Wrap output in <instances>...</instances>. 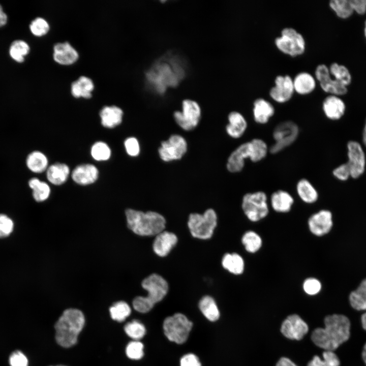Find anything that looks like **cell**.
<instances>
[{
  "label": "cell",
  "instance_id": "36",
  "mask_svg": "<svg viewBox=\"0 0 366 366\" xmlns=\"http://www.w3.org/2000/svg\"><path fill=\"white\" fill-rule=\"evenodd\" d=\"M29 44L24 40H16L11 44L9 53L11 58L18 63H22L25 60V57L30 52Z\"/></svg>",
  "mask_w": 366,
  "mask_h": 366
},
{
  "label": "cell",
  "instance_id": "48",
  "mask_svg": "<svg viewBox=\"0 0 366 366\" xmlns=\"http://www.w3.org/2000/svg\"><path fill=\"white\" fill-rule=\"evenodd\" d=\"M132 304L136 311L142 313L149 312L154 306L145 296H137L134 299Z\"/></svg>",
  "mask_w": 366,
  "mask_h": 366
},
{
  "label": "cell",
  "instance_id": "43",
  "mask_svg": "<svg viewBox=\"0 0 366 366\" xmlns=\"http://www.w3.org/2000/svg\"><path fill=\"white\" fill-rule=\"evenodd\" d=\"M124 330L129 337L135 341L142 338L146 333L143 324L136 320L127 323L124 327Z\"/></svg>",
  "mask_w": 366,
  "mask_h": 366
},
{
  "label": "cell",
  "instance_id": "59",
  "mask_svg": "<svg viewBox=\"0 0 366 366\" xmlns=\"http://www.w3.org/2000/svg\"><path fill=\"white\" fill-rule=\"evenodd\" d=\"M3 11H4L2 5L0 4V13L2 12H3Z\"/></svg>",
  "mask_w": 366,
  "mask_h": 366
},
{
  "label": "cell",
  "instance_id": "58",
  "mask_svg": "<svg viewBox=\"0 0 366 366\" xmlns=\"http://www.w3.org/2000/svg\"><path fill=\"white\" fill-rule=\"evenodd\" d=\"M364 34L365 37L366 38V20H365V23H364Z\"/></svg>",
  "mask_w": 366,
  "mask_h": 366
},
{
  "label": "cell",
  "instance_id": "40",
  "mask_svg": "<svg viewBox=\"0 0 366 366\" xmlns=\"http://www.w3.org/2000/svg\"><path fill=\"white\" fill-rule=\"evenodd\" d=\"M109 312L113 320L123 322L130 315L131 310L127 302L119 301L115 302L110 308Z\"/></svg>",
  "mask_w": 366,
  "mask_h": 366
},
{
  "label": "cell",
  "instance_id": "22",
  "mask_svg": "<svg viewBox=\"0 0 366 366\" xmlns=\"http://www.w3.org/2000/svg\"><path fill=\"white\" fill-rule=\"evenodd\" d=\"M152 248L155 253L160 257L168 255L177 242V237L172 232L163 231L156 235Z\"/></svg>",
  "mask_w": 366,
  "mask_h": 366
},
{
  "label": "cell",
  "instance_id": "11",
  "mask_svg": "<svg viewBox=\"0 0 366 366\" xmlns=\"http://www.w3.org/2000/svg\"><path fill=\"white\" fill-rule=\"evenodd\" d=\"M188 147L187 141L184 136L173 134L161 142L158 152L160 159L167 163L182 159L187 153Z\"/></svg>",
  "mask_w": 366,
  "mask_h": 366
},
{
  "label": "cell",
  "instance_id": "35",
  "mask_svg": "<svg viewBox=\"0 0 366 366\" xmlns=\"http://www.w3.org/2000/svg\"><path fill=\"white\" fill-rule=\"evenodd\" d=\"M199 309L204 316L210 321H216L220 317V312L217 304L211 296L203 297L199 303Z\"/></svg>",
  "mask_w": 366,
  "mask_h": 366
},
{
  "label": "cell",
  "instance_id": "47",
  "mask_svg": "<svg viewBox=\"0 0 366 366\" xmlns=\"http://www.w3.org/2000/svg\"><path fill=\"white\" fill-rule=\"evenodd\" d=\"M14 223L7 215L0 214V237L9 236L13 231Z\"/></svg>",
  "mask_w": 366,
  "mask_h": 366
},
{
  "label": "cell",
  "instance_id": "8",
  "mask_svg": "<svg viewBox=\"0 0 366 366\" xmlns=\"http://www.w3.org/2000/svg\"><path fill=\"white\" fill-rule=\"evenodd\" d=\"M299 133L298 125L288 120L277 124L272 131L274 143L269 147V151L276 154L292 144L297 139Z\"/></svg>",
  "mask_w": 366,
  "mask_h": 366
},
{
  "label": "cell",
  "instance_id": "23",
  "mask_svg": "<svg viewBox=\"0 0 366 366\" xmlns=\"http://www.w3.org/2000/svg\"><path fill=\"white\" fill-rule=\"evenodd\" d=\"M322 109L325 116L331 120H338L344 114L345 104L338 96L330 95L324 99Z\"/></svg>",
  "mask_w": 366,
  "mask_h": 366
},
{
  "label": "cell",
  "instance_id": "17",
  "mask_svg": "<svg viewBox=\"0 0 366 366\" xmlns=\"http://www.w3.org/2000/svg\"><path fill=\"white\" fill-rule=\"evenodd\" d=\"M307 324L297 314L287 317L282 324L281 331L286 338L291 340H301L308 331Z\"/></svg>",
  "mask_w": 366,
  "mask_h": 366
},
{
  "label": "cell",
  "instance_id": "14",
  "mask_svg": "<svg viewBox=\"0 0 366 366\" xmlns=\"http://www.w3.org/2000/svg\"><path fill=\"white\" fill-rule=\"evenodd\" d=\"M269 95L271 98L278 103H285L289 101L294 93L293 78L289 75H277L274 80Z\"/></svg>",
  "mask_w": 366,
  "mask_h": 366
},
{
  "label": "cell",
  "instance_id": "16",
  "mask_svg": "<svg viewBox=\"0 0 366 366\" xmlns=\"http://www.w3.org/2000/svg\"><path fill=\"white\" fill-rule=\"evenodd\" d=\"M348 161L345 163L350 176L357 178L364 171L365 156L361 145L357 142L350 141L347 145Z\"/></svg>",
  "mask_w": 366,
  "mask_h": 366
},
{
  "label": "cell",
  "instance_id": "30",
  "mask_svg": "<svg viewBox=\"0 0 366 366\" xmlns=\"http://www.w3.org/2000/svg\"><path fill=\"white\" fill-rule=\"evenodd\" d=\"M296 191L300 199L305 203L313 204L318 199L317 190L307 178L300 179L296 185Z\"/></svg>",
  "mask_w": 366,
  "mask_h": 366
},
{
  "label": "cell",
  "instance_id": "20",
  "mask_svg": "<svg viewBox=\"0 0 366 366\" xmlns=\"http://www.w3.org/2000/svg\"><path fill=\"white\" fill-rule=\"evenodd\" d=\"M99 170L94 165L83 164L78 165L72 171L73 180L80 185L86 186L95 182L98 178Z\"/></svg>",
  "mask_w": 366,
  "mask_h": 366
},
{
  "label": "cell",
  "instance_id": "27",
  "mask_svg": "<svg viewBox=\"0 0 366 366\" xmlns=\"http://www.w3.org/2000/svg\"><path fill=\"white\" fill-rule=\"evenodd\" d=\"M293 82L294 92L301 95L311 93L316 86L315 77L306 71L298 73L293 78Z\"/></svg>",
  "mask_w": 366,
  "mask_h": 366
},
{
  "label": "cell",
  "instance_id": "32",
  "mask_svg": "<svg viewBox=\"0 0 366 366\" xmlns=\"http://www.w3.org/2000/svg\"><path fill=\"white\" fill-rule=\"evenodd\" d=\"M222 265L225 269L235 275L242 274L245 270V261L236 253L225 254L222 260Z\"/></svg>",
  "mask_w": 366,
  "mask_h": 366
},
{
  "label": "cell",
  "instance_id": "45",
  "mask_svg": "<svg viewBox=\"0 0 366 366\" xmlns=\"http://www.w3.org/2000/svg\"><path fill=\"white\" fill-rule=\"evenodd\" d=\"M304 292L309 295H315L319 293L322 289L321 282L317 278L310 277L305 279L302 283Z\"/></svg>",
  "mask_w": 366,
  "mask_h": 366
},
{
  "label": "cell",
  "instance_id": "1",
  "mask_svg": "<svg viewBox=\"0 0 366 366\" xmlns=\"http://www.w3.org/2000/svg\"><path fill=\"white\" fill-rule=\"evenodd\" d=\"M324 323V328H317L313 331L312 340L318 347L333 351L349 339L350 321L345 315L333 314L326 316Z\"/></svg>",
  "mask_w": 366,
  "mask_h": 366
},
{
  "label": "cell",
  "instance_id": "37",
  "mask_svg": "<svg viewBox=\"0 0 366 366\" xmlns=\"http://www.w3.org/2000/svg\"><path fill=\"white\" fill-rule=\"evenodd\" d=\"M330 75L343 85L347 86L351 82V75L345 66L332 63L328 68Z\"/></svg>",
  "mask_w": 366,
  "mask_h": 366
},
{
  "label": "cell",
  "instance_id": "7",
  "mask_svg": "<svg viewBox=\"0 0 366 366\" xmlns=\"http://www.w3.org/2000/svg\"><path fill=\"white\" fill-rule=\"evenodd\" d=\"M217 224V216L212 208L206 209L203 214L192 213L189 215L188 226L192 235L195 238H210Z\"/></svg>",
  "mask_w": 366,
  "mask_h": 366
},
{
  "label": "cell",
  "instance_id": "31",
  "mask_svg": "<svg viewBox=\"0 0 366 366\" xmlns=\"http://www.w3.org/2000/svg\"><path fill=\"white\" fill-rule=\"evenodd\" d=\"M27 185L32 191L33 198L36 202H42L49 198L51 189L47 182L33 177L28 180Z\"/></svg>",
  "mask_w": 366,
  "mask_h": 366
},
{
  "label": "cell",
  "instance_id": "38",
  "mask_svg": "<svg viewBox=\"0 0 366 366\" xmlns=\"http://www.w3.org/2000/svg\"><path fill=\"white\" fill-rule=\"evenodd\" d=\"M329 5L337 16L342 19L350 17L354 11L349 0H331Z\"/></svg>",
  "mask_w": 366,
  "mask_h": 366
},
{
  "label": "cell",
  "instance_id": "57",
  "mask_svg": "<svg viewBox=\"0 0 366 366\" xmlns=\"http://www.w3.org/2000/svg\"><path fill=\"white\" fill-rule=\"evenodd\" d=\"M363 141L364 145L366 146V122L363 132Z\"/></svg>",
  "mask_w": 366,
  "mask_h": 366
},
{
  "label": "cell",
  "instance_id": "12",
  "mask_svg": "<svg viewBox=\"0 0 366 366\" xmlns=\"http://www.w3.org/2000/svg\"><path fill=\"white\" fill-rule=\"evenodd\" d=\"M141 285L148 292L145 298L153 305L161 301L167 294L168 290L166 281L157 273H152L144 279Z\"/></svg>",
  "mask_w": 366,
  "mask_h": 366
},
{
  "label": "cell",
  "instance_id": "21",
  "mask_svg": "<svg viewBox=\"0 0 366 366\" xmlns=\"http://www.w3.org/2000/svg\"><path fill=\"white\" fill-rule=\"evenodd\" d=\"M253 105V119L258 124H267L274 114L275 109L273 105L263 98L256 99Z\"/></svg>",
  "mask_w": 366,
  "mask_h": 366
},
{
  "label": "cell",
  "instance_id": "51",
  "mask_svg": "<svg viewBox=\"0 0 366 366\" xmlns=\"http://www.w3.org/2000/svg\"><path fill=\"white\" fill-rule=\"evenodd\" d=\"M333 175L341 180H346L350 176L348 168L346 164H343L333 170Z\"/></svg>",
  "mask_w": 366,
  "mask_h": 366
},
{
  "label": "cell",
  "instance_id": "24",
  "mask_svg": "<svg viewBox=\"0 0 366 366\" xmlns=\"http://www.w3.org/2000/svg\"><path fill=\"white\" fill-rule=\"evenodd\" d=\"M294 199L291 194L284 190L273 192L270 197V203L272 208L277 212H289L294 204Z\"/></svg>",
  "mask_w": 366,
  "mask_h": 366
},
{
  "label": "cell",
  "instance_id": "53",
  "mask_svg": "<svg viewBox=\"0 0 366 366\" xmlns=\"http://www.w3.org/2000/svg\"><path fill=\"white\" fill-rule=\"evenodd\" d=\"M276 366H297L290 359L286 357H282L278 361Z\"/></svg>",
  "mask_w": 366,
  "mask_h": 366
},
{
  "label": "cell",
  "instance_id": "56",
  "mask_svg": "<svg viewBox=\"0 0 366 366\" xmlns=\"http://www.w3.org/2000/svg\"><path fill=\"white\" fill-rule=\"evenodd\" d=\"M362 359H363L364 363L366 364V343L364 345V347L363 348V350L362 352Z\"/></svg>",
  "mask_w": 366,
  "mask_h": 366
},
{
  "label": "cell",
  "instance_id": "44",
  "mask_svg": "<svg viewBox=\"0 0 366 366\" xmlns=\"http://www.w3.org/2000/svg\"><path fill=\"white\" fill-rule=\"evenodd\" d=\"M126 353L127 356L131 359H140L144 354L143 345L138 341L131 342L126 347Z\"/></svg>",
  "mask_w": 366,
  "mask_h": 366
},
{
  "label": "cell",
  "instance_id": "33",
  "mask_svg": "<svg viewBox=\"0 0 366 366\" xmlns=\"http://www.w3.org/2000/svg\"><path fill=\"white\" fill-rule=\"evenodd\" d=\"M351 307L357 311H366V278L361 281L358 287L349 295Z\"/></svg>",
  "mask_w": 366,
  "mask_h": 366
},
{
  "label": "cell",
  "instance_id": "25",
  "mask_svg": "<svg viewBox=\"0 0 366 366\" xmlns=\"http://www.w3.org/2000/svg\"><path fill=\"white\" fill-rule=\"evenodd\" d=\"M102 126L107 128H113L120 125L123 120V110L115 105L105 106L100 111Z\"/></svg>",
  "mask_w": 366,
  "mask_h": 366
},
{
  "label": "cell",
  "instance_id": "41",
  "mask_svg": "<svg viewBox=\"0 0 366 366\" xmlns=\"http://www.w3.org/2000/svg\"><path fill=\"white\" fill-rule=\"evenodd\" d=\"M90 154L94 160L97 161H105L110 158L111 151L106 143L97 141L92 145Z\"/></svg>",
  "mask_w": 366,
  "mask_h": 366
},
{
  "label": "cell",
  "instance_id": "60",
  "mask_svg": "<svg viewBox=\"0 0 366 366\" xmlns=\"http://www.w3.org/2000/svg\"><path fill=\"white\" fill-rule=\"evenodd\" d=\"M50 366H53V365H50ZM55 366H67V365H63V364H59V365H55Z\"/></svg>",
  "mask_w": 366,
  "mask_h": 366
},
{
  "label": "cell",
  "instance_id": "4",
  "mask_svg": "<svg viewBox=\"0 0 366 366\" xmlns=\"http://www.w3.org/2000/svg\"><path fill=\"white\" fill-rule=\"evenodd\" d=\"M128 227L140 236L156 235L164 231L166 220L160 214L153 211L145 212L131 208L125 211Z\"/></svg>",
  "mask_w": 366,
  "mask_h": 366
},
{
  "label": "cell",
  "instance_id": "10",
  "mask_svg": "<svg viewBox=\"0 0 366 366\" xmlns=\"http://www.w3.org/2000/svg\"><path fill=\"white\" fill-rule=\"evenodd\" d=\"M173 116L181 129L190 131L198 126L201 117V109L196 101L187 99L182 101L181 110L175 111Z\"/></svg>",
  "mask_w": 366,
  "mask_h": 366
},
{
  "label": "cell",
  "instance_id": "54",
  "mask_svg": "<svg viewBox=\"0 0 366 366\" xmlns=\"http://www.w3.org/2000/svg\"><path fill=\"white\" fill-rule=\"evenodd\" d=\"M8 19V16L4 11L0 13V27L5 26L7 24Z\"/></svg>",
  "mask_w": 366,
  "mask_h": 366
},
{
  "label": "cell",
  "instance_id": "18",
  "mask_svg": "<svg viewBox=\"0 0 366 366\" xmlns=\"http://www.w3.org/2000/svg\"><path fill=\"white\" fill-rule=\"evenodd\" d=\"M79 57L77 50L68 41L58 42L53 45V58L59 65H73L78 60Z\"/></svg>",
  "mask_w": 366,
  "mask_h": 366
},
{
  "label": "cell",
  "instance_id": "42",
  "mask_svg": "<svg viewBox=\"0 0 366 366\" xmlns=\"http://www.w3.org/2000/svg\"><path fill=\"white\" fill-rule=\"evenodd\" d=\"M29 28L34 36L41 37L46 35L49 32L50 25L45 18L37 17L31 21Z\"/></svg>",
  "mask_w": 366,
  "mask_h": 366
},
{
  "label": "cell",
  "instance_id": "28",
  "mask_svg": "<svg viewBox=\"0 0 366 366\" xmlns=\"http://www.w3.org/2000/svg\"><path fill=\"white\" fill-rule=\"evenodd\" d=\"M25 164L29 171L36 174L46 171L49 166L46 156L38 150H33L27 154Z\"/></svg>",
  "mask_w": 366,
  "mask_h": 366
},
{
  "label": "cell",
  "instance_id": "6",
  "mask_svg": "<svg viewBox=\"0 0 366 366\" xmlns=\"http://www.w3.org/2000/svg\"><path fill=\"white\" fill-rule=\"evenodd\" d=\"M274 45L281 52L292 57L302 54L306 47L303 35L292 27H285L281 31V35L276 37Z\"/></svg>",
  "mask_w": 366,
  "mask_h": 366
},
{
  "label": "cell",
  "instance_id": "50",
  "mask_svg": "<svg viewBox=\"0 0 366 366\" xmlns=\"http://www.w3.org/2000/svg\"><path fill=\"white\" fill-rule=\"evenodd\" d=\"M180 366H201L198 357L194 354L189 353L182 356L180 361Z\"/></svg>",
  "mask_w": 366,
  "mask_h": 366
},
{
  "label": "cell",
  "instance_id": "13",
  "mask_svg": "<svg viewBox=\"0 0 366 366\" xmlns=\"http://www.w3.org/2000/svg\"><path fill=\"white\" fill-rule=\"evenodd\" d=\"M315 77L318 81L322 89L325 92L336 96L343 95L347 93V86L332 78L328 67L325 64L317 66L315 70Z\"/></svg>",
  "mask_w": 366,
  "mask_h": 366
},
{
  "label": "cell",
  "instance_id": "34",
  "mask_svg": "<svg viewBox=\"0 0 366 366\" xmlns=\"http://www.w3.org/2000/svg\"><path fill=\"white\" fill-rule=\"evenodd\" d=\"M241 241L246 251L249 253H255L262 246V239L259 234L253 230H248L242 235Z\"/></svg>",
  "mask_w": 366,
  "mask_h": 366
},
{
  "label": "cell",
  "instance_id": "49",
  "mask_svg": "<svg viewBox=\"0 0 366 366\" xmlns=\"http://www.w3.org/2000/svg\"><path fill=\"white\" fill-rule=\"evenodd\" d=\"M10 366H28V359L25 354L19 350L13 352L9 357Z\"/></svg>",
  "mask_w": 366,
  "mask_h": 366
},
{
  "label": "cell",
  "instance_id": "5",
  "mask_svg": "<svg viewBox=\"0 0 366 366\" xmlns=\"http://www.w3.org/2000/svg\"><path fill=\"white\" fill-rule=\"evenodd\" d=\"M266 194L262 191L249 192L243 195L241 201L242 210L252 222H257L266 218L269 214Z\"/></svg>",
  "mask_w": 366,
  "mask_h": 366
},
{
  "label": "cell",
  "instance_id": "26",
  "mask_svg": "<svg viewBox=\"0 0 366 366\" xmlns=\"http://www.w3.org/2000/svg\"><path fill=\"white\" fill-rule=\"evenodd\" d=\"M94 88L93 80L86 76L82 75L72 82L70 90L74 98L89 99L92 97Z\"/></svg>",
  "mask_w": 366,
  "mask_h": 366
},
{
  "label": "cell",
  "instance_id": "19",
  "mask_svg": "<svg viewBox=\"0 0 366 366\" xmlns=\"http://www.w3.org/2000/svg\"><path fill=\"white\" fill-rule=\"evenodd\" d=\"M228 123L225 127L227 134L233 139H239L245 133L248 128V122L240 112L232 111L228 115Z\"/></svg>",
  "mask_w": 366,
  "mask_h": 366
},
{
  "label": "cell",
  "instance_id": "2",
  "mask_svg": "<svg viewBox=\"0 0 366 366\" xmlns=\"http://www.w3.org/2000/svg\"><path fill=\"white\" fill-rule=\"evenodd\" d=\"M269 152V147L263 139L255 138L243 142L233 150L228 157L227 170L230 173L241 172L249 159L253 163L260 162L265 158Z\"/></svg>",
  "mask_w": 366,
  "mask_h": 366
},
{
  "label": "cell",
  "instance_id": "9",
  "mask_svg": "<svg viewBox=\"0 0 366 366\" xmlns=\"http://www.w3.org/2000/svg\"><path fill=\"white\" fill-rule=\"evenodd\" d=\"M193 324L181 313L167 317L163 322V330L168 339L177 344L185 342L191 330Z\"/></svg>",
  "mask_w": 366,
  "mask_h": 366
},
{
  "label": "cell",
  "instance_id": "39",
  "mask_svg": "<svg viewBox=\"0 0 366 366\" xmlns=\"http://www.w3.org/2000/svg\"><path fill=\"white\" fill-rule=\"evenodd\" d=\"M323 359L315 356L307 366H339L340 360L332 351L325 350L323 352Z\"/></svg>",
  "mask_w": 366,
  "mask_h": 366
},
{
  "label": "cell",
  "instance_id": "3",
  "mask_svg": "<svg viewBox=\"0 0 366 366\" xmlns=\"http://www.w3.org/2000/svg\"><path fill=\"white\" fill-rule=\"evenodd\" d=\"M85 323L83 313L76 309L64 311L54 325L57 343L64 348L75 345Z\"/></svg>",
  "mask_w": 366,
  "mask_h": 366
},
{
  "label": "cell",
  "instance_id": "29",
  "mask_svg": "<svg viewBox=\"0 0 366 366\" xmlns=\"http://www.w3.org/2000/svg\"><path fill=\"white\" fill-rule=\"evenodd\" d=\"M46 174L49 182L59 186L64 184L68 179L70 168L66 164L56 163L48 166Z\"/></svg>",
  "mask_w": 366,
  "mask_h": 366
},
{
  "label": "cell",
  "instance_id": "15",
  "mask_svg": "<svg viewBox=\"0 0 366 366\" xmlns=\"http://www.w3.org/2000/svg\"><path fill=\"white\" fill-rule=\"evenodd\" d=\"M310 232L316 236L328 234L333 226L332 215L326 209H321L311 215L308 220Z\"/></svg>",
  "mask_w": 366,
  "mask_h": 366
},
{
  "label": "cell",
  "instance_id": "55",
  "mask_svg": "<svg viewBox=\"0 0 366 366\" xmlns=\"http://www.w3.org/2000/svg\"><path fill=\"white\" fill-rule=\"evenodd\" d=\"M361 320L362 327L365 330H366V312L362 315Z\"/></svg>",
  "mask_w": 366,
  "mask_h": 366
},
{
  "label": "cell",
  "instance_id": "46",
  "mask_svg": "<svg viewBox=\"0 0 366 366\" xmlns=\"http://www.w3.org/2000/svg\"><path fill=\"white\" fill-rule=\"evenodd\" d=\"M124 146L127 154L132 157L139 155L140 146L138 140L135 137H129L124 141Z\"/></svg>",
  "mask_w": 366,
  "mask_h": 366
},
{
  "label": "cell",
  "instance_id": "52",
  "mask_svg": "<svg viewBox=\"0 0 366 366\" xmlns=\"http://www.w3.org/2000/svg\"><path fill=\"white\" fill-rule=\"evenodd\" d=\"M353 11L360 15L366 12V0H349Z\"/></svg>",
  "mask_w": 366,
  "mask_h": 366
}]
</instances>
